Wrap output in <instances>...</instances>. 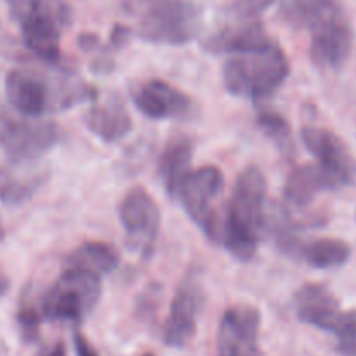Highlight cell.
Instances as JSON below:
<instances>
[{
  "label": "cell",
  "instance_id": "obj_1",
  "mask_svg": "<svg viewBox=\"0 0 356 356\" xmlns=\"http://www.w3.org/2000/svg\"><path fill=\"white\" fill-rule=\"evenodd\" d=\"M10 106L24 117H40L47 111L66 110L76 103L96 99V89L72 72L44 75L35 70L16 68L6 76Z\"/></svg>",
  "mask_w": 356,
  "mask_h": 356
},
{
  "label": "cell",
  "instance_id": "obj_2",
  "mask_svg": "<svg viewBox=\"0 0 356 356\" xmlns=\"http://www.w3.org/2000/svg\"><path fill=\"white\" fill-rule=\"evenodd\" d=\"M266 179L257 167L250 165L240 172L233 186L221 242L238 261H250L256 256L259 235L266 225Z\"/></svg>",
  "mask_w": 356,
  "mask_h": 356
},
{
  "label": "cell",
  "instance_id": "obj_3",
  "mask_svg": "<svg viewBox=\"0 0 356 356\" xmlns=\"http://www.w3.org/2000/svg\"><path fill=\"white\" fill-rule=\"evenodd\" d=\"M122 10L134 19L141 40L184 45L202 30V9L190 0H124Z\"/></svg>",
  "mask_w": 356,
  "mask_h": 356
},
{
  "label": "cell",
  "instance_id": "obj_4",
  "mask_svg": "<svg viewBox=\"0 0 356 356\" xmlns=\"http://www.w3.org/2000/svg\"><path fill=\"white\" fill-rule=\"evenodd\" d=\"M291 73L285 52L277 44L249 54L229 58L222 66V83L233 96L252 101L273 96Z\"/></svg>",
  "mask_w": 356,
  "mask_h": 356
},
{
  "label": "cell",
  "instance_id": "obj_5",
  "mask_svg": "<svg viewBox=\"0 0 356 356\" xmlns=\"http://www.w3.org/2000/svg\"><path fill=\"white\" fill-rule=\"evenodd\" d=\"M101 298V280L90 271L66 268L40 301V316L80 322L94 312Z\"/></svg>",
  "mask_w": 356,
  "mask_h": 356
},
{
  "label": "cell",
  "instance_id": "obj_6",
  "mask_svg": "<svg viewBox=\"0 0 356 356\" xmlns=\"http://www.w3.org/2000/svg\"><path fill=\"white\" fill-rule=\"evenodd\" d=\"M225 190V176L214 165L191 170L181 183L176 197L179 198L191 221L204 232L211 242H221V225L214 204Z\"/></svg>",
  "mask_w": 356,
  "mask_h": 356
},
{
  "label": "cell",
  "instance_id": "obj_7",
  "mask_svg": "<svg viewBox=\"0 0 356 356\" xmlns=\"http://www.w3.org/2000/svg\"><path fill=\"white\" fill-rule=\"evenodd\" d=\"M61 139V129L54 122L17 120L0 117V145L13 163H30L54 148Z\"/></svg>",
  "mask_w": 356,
  "mask_h": 356
},
{
  "label": "cell",
  "instance_id": "obj_8",
  "mask_svg": "<svg viewBox=\"0 0 356 356\" xmlns=\"http://www.w3.org/2000/svg\"><path fill=\"white\" fill-rule=\"evenodd\" d=\"M204 287L193 270L181 280L170 305L169 316L163 327V341L170 348H183L193 339L197 322L204 308Z\"/></svg>",
  "mask_w": 356,
  "mask_h": 356
},
{
  "label": "cell",
  "instance_id": "obj_9",
  "mask_svg": "<svg viewBox=\"0 0 356 356\" xmlns=\"http://www.w3.org/2000/svg\"><path fill=\"white\" fill-rule=\"evenodd\" d=\"M120 222L127 233L129 245L149 256L160 232V211L156 202L145 188H132L118 207Z\"/></svg>",
  "mask_w": 356,
  "mask_h": 356
},
{
  "label": "cell",
  "instance_id": "obj_10",
  "mask_svg": "<svg viewBox=\"0 0 356 356\" xmlns=\"http://www.w3.org/2000/svg\"><path fill=\"white\" fill-rule=\"evenodd\" d=\"M301 138L308 152L318 162L316 165L332 179L336 188L355 183L356 160L339 136L329 129L308 125L302 129Z\"/></svg>",
  "mask_w": 356,
  "mask_h": 356
},
{
  "label": "cell",
  "instance_id": "obj_11",
  "mask_svg": "<svg viewBox=\"0 0 356 356\" xmlns=\"http://www.w3.org/2000/svg\"><path fill=\"white\" fill-rule=\"evenodd\" d=\"M309 56L318 68L339 70L348 61L353 47V31L343 10L323 17L309 28Z\"/></svg>",
  "mask_w": 356,
  "mask_h": 356
},
{
  "label": "cell",
  "instance_id": "obj_12",
  "mask_svg": "<svg viewBox=\"0 0 356 356\" xmlns=\"http://www.w3.org/2000/svg\"><path fill=\"white\" fill-rule=\"evenodd\" d=\"M261 313L242 305L226 309L219 323L218 356H263L257 348Z\"/></svg>",
  "mask_w": 356,
  "mask_h": 356
},
{
  "label": "cell",
  "instance_id": "obj_13",
  "mask_svg": "<svg viewBox=\"0 0 356 356\" xmlns=\"http://www.w3.org/2000/svg\"><path fill=\"white\" fill-rule=\"evenodd\" d=\"M134 104L145 117L153 120L186 117L193 110V101L177 87L163 80H149L134 92Z\"/></svg>",
  "mask_w": 356,
  "mask_h": 356
},
{
  "label": "cell",
  "instance_id": "obj_14",
  "mask_svg": "<svg viewBox=\"0 0 356 356\" xmlns=\"http://www.w3.org/2000/svg\"><path fill=\"white\" fill-rule=\"evenodd\" d=\"M273 44L259 21H236L221 28L205 40L204 47L216 54H249Z\"/></svg>",
  "mask_w": 356,
  "mask_h": 356
},
{
  "label": "cell",
  "instance_id": "obj_15",
  "mask_svg": "<svg viewBox=\"0 0 356 356\" xmlns=\"http://www.w3.org/2000/svg\"><path fill=\"white\" fill-rule=\"evenodd\" d=\"M83 120H86L87 129L104 143L120 141L132 131L131 115L124 101L113 92L104 94L101 99L96 97Z\"/></svg>",
  "mask_w": 356,
  "mask_h": 356
},
{
  "label": "cell",
  "instance_id": "obj_16",
  "mask_svg": "<svg viewBox=\"0 0 356 356\" xmlns=\"http://www.w3.org/2000/svg\"><path fill=\"white\" fill-rule=\"evenodd\" d=\"M21 31H23V40L26 47L33 54L44 61L54 63L59 59V26L58 17L51 10V7L44 6L33 14L21 21Z\"/></svg>",
  "mask_w": 356,
  "mask_h": 356
},
{
  "label": "cell",
  "instance_id": "obj_17",
  "mask_svg": "<svg viewBox=\"0 0 356 356\" xmlns=\"http://www.w3.org/2000/svg\"><path fill=\"white\" fill-rule=\"evenodd\" d=\"M336 190L329 176L318 165H302L292 170L285 184V202L296 209H305L313 204L322 191Z\"/></svg>",
  "mask_w": 356,
  "mask_h": 356
},
{
  "label": "cell",
  "instance_id": "obj_18",
  "mask_svg": "<svg viewBox=\"0 0 356 356\" xmlns=\"http://www.w3.org/2000/svg\"><path fill=\"white\" fill-rule=\"evenodd\" d=\"M193 149V141L188 136H174L163 148L160 156V176L170 197H176L184 177L191 172Z\"/></svg>",
  "mask_w": 356,
  "mask_h": 356
},
{
  "label": "cell",
  "instance_id": "obj_19",
  "mask_svg": "<svg viewBox=\"0 0 356 356\" xmlns=\"http://www.w3.org/2000/svg\"><path fill=\"white\" fill-rule=\"evenodd\" d=\"M336 0H277L278 17L292 28H312L323 17L337 13Z\"/></svg>",
  "mask_w": 356,
  "mask_h": 356
},
{
  "label": "cell",
  "instance_id": "obj_20",
  "mask_svg": "<svg viewBox=\"0 0 356 356\" xmlns=\"http://www.w3.org/2000/svg\"><path fill=\"white\" fill-rule=\"evenodd\" d=\"M294 306L296 313H298V318L301 320L302 323H308V325L313 327H320V323H322L330 313L339 309V302L334 298L332 292L318 284L305 285V287L296 294Z\"/></svg>",
  "mask_w": 356,
  "mask_h": 356
},
{
  "label": "cell",
  "instance_id": "obj_21",
  "mask_svg": "<svg viewBox=\"0 0 356 356\" xmlns=\"http://www.w3.org/2000/svg\"><path fill=\"white\" fill-rule=\"evenodd\" d=\"M118 263H120V257L117 250L103 242L82 243L66 257V268L90 271L97 277L113 273L118 268Z\"/></svg>",
  "mask_w": 356,
  "mask_h": 356
},
{
  "label": "cell",
  "instance_id": "obj_22",
  "mask_svg": "<svg viewBox=\"0 0 356 356\" xmlns=\"http://www.w3.org/2000/svg\"><path fill=\"white\" fill-rule=\"evenodd\" d=\"M24 165L28 163L0 169V198L7 204H21L30 198L47 177L40 170H24Z\"/></svg>",
  "mask_w": 356,
  "mask_h": 356
},
{
  "label": "cell",
  "instance_id": "obj_23",
  "mask_svg": "<svg viewBox=\"0 0 356 356\" xmlns=\"http://www.w3.org/2000/svg\"><path fill=\"white\" fill-rule=\"evenodd\" d=\"M299 256L312 268L330 270L348 263L351 257V247L339 238H320L302 245Z\"/></svg>",
  "mask_w": 356,
  "mask_h": 356
},
{
  "label": "cell",
  "instance_id": "obj_24",
  "mask_svg": "<svg viewBox=\"0 0 356 356\" xmlns=\"http://www.w3.org/2000/svg\"><path fill=\"white\" fill-rule=\"evenodd\" d=\"M256 122L257 127H259L268 138L273 139L282 149H287L289 146H291V125L285 120L284 115L271 110V108H261L259 113H257Z\"/></svg>",
  "mask_w": 356,
  "mask_h": 356
},
{
  "label": "cell",
  "instance_id": "obj_25",
  "mask_svg": "<svg viewBox=\"0 0 356 356\" xmlns=\"http://www.w3.org/2000/svg\"><path fill=\"white\" fill-rule=\"evenodd\" d=\"M318 329L336 334L339 341L356 339V309H350V312L336 309L332 315H329L320 323Z\"/></svg>",
  "mask_w": 356,
  "mask_h": 356
},
{
  "label": "cell",
  "instance_id": "obj_26",
  "mask_svg": "<svg viewBox=\"0 0 356 356\" xmlns=\"http://www.w3.org/2000/svg\"><path fill=\"white\" fill-rule=\"evenodd\" d=\"M277 0H233L229 13L236 21H257Z\"/></svg>",
  "mask_w": 356,
  "mask_h": 356
},
{
  "label": "cell",
  "instance_id": "obj_27",
  "mask_svg": "<svg viewBox=\"0 0 356 356\" xmlns=\"http://www.w3.org/2000/svg\"><path fill=\"white\" fill-rule=\"evenodd\" d=\"M17 322H19L24 337L35 339L38 334V325H40V312L33 308L30 302H23L17 312Z\"/></svg>",
  "mask_w": 356,
  "mask_h": 356
},
{
  "label": "cell",
  "instance_id": "obj_28",
  "mask_svg": "<svg viewBox=\"0 0 356 356\" xmlns=\"http://www.w3.org/2000/svg\"><path fill=\"white\" fill-rule=\"evenodd\" d=\"M73 344H75L76 356H99L97 351L92 348V344L80 332H75V336H73Z\"/></svg>",
  "mask_w": 356,
  "mask_h": 356
},
{
  "label": "cell",
  "instance_id": "obj_29",
  "mask_svg": "<svg viewBox=\"0 0 356 356\" xmlns=\"http://www.w3.org/2000/svg\"><path fill=\"white\" fill-rule=\"evenodd\" d=\"M337 353L341 356H356V339L339 341V344H337Z\"/></svg>",
  "mask_w": 356,
  "mask_h": 356
},
{
  "label": "cell",
  "instance_id": "obj_30",
  "mask_svg": "<svg viewBox=\"0 0 356 356\" xmlns=\"http://www.w3.org/2000/svg\"><path fill=\"white\" fill-rule=\"evenodd\" d=\"M7 289H9V280H7L6 275L0 273V298H2V296L6 294Z\"/></svg>",
  "mask_w": 356,
  "mask_h": 356
},
{
  "label": "cell",
  "instance_id": "obj_31",
  "mask_svg": "<svg viewBox=\"0 0 356 356\" xmlns=\"http://www.w3.org/2000/svg\"><path fill=\"white\" fill-rule=\"evenodd\" d=\"M51 356H66V353H65V348H63V344H58V346H56L54 350H52Z\"/></svg>",
  "mask_w": 356,
  "mask_h": 356
},
{
  "label": "cell",
  "instance_id": "obj_32",
  "mask_svg": "<svg viewBox=\"0 0 356 356\" xmlns=\"http://www.w3.org/2000/svg\"><path fill=\"white\" fill-rule=\"evenodd\" d=\"M3 238V228H2V222H0V242H2Z\"/></svg>",
  "mask_w": 356,
  "mask_h": 356
},
{
  "label": "cell",
  "instance_id": "obj_33",
  "mask_svg": "<svg viewBox=\"0 0 356 356\" xmlns=\"http://www.w3.org/2000/svg\"><path fill=\"white\" fill-rule=\"evenodd\" d=\"M146 356H152V355H146Z\"/></svg>",
  "mask_w": 356,
  "mask_h": 356
}]
</instances>
